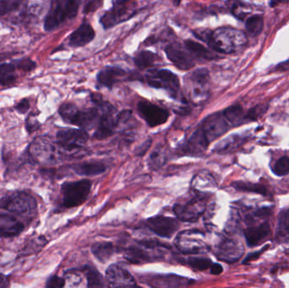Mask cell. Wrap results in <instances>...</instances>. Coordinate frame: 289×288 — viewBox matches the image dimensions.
Returning <instances> with one entry per match:
<instances>
[{
    "label": "cell",
    "mask_w": 289,
    "mask_h": 288,
    "mask_svg": "<svg viewBox=\"0 0 289 288\" xmlns=\"http://www.w3.org/2000/svg\"><path fill=\"white\" fill-rule=\"evenodd\" d=\"M267 109H268L267 104H260V105L255 106L245 114L246 123L259 119L261 116H263L266 114Z\"/></svg>",
    "instance_id": "36"
},
{
    "label": "cell",
    "mask_w": 289,
    "mask_h": 288,
    "mask_svg": "<svg viewBox=\"0 0 289 288\" xmlns=\"http://www.w3.org/2000/svg\"><path fill=\"white\" fill-rule=\"evenodd\" d=\"M243 141V138L237 135H233L231 137L227 138L226 140H223L218 146H216L215 150L217 151H225L229 150H233L242 145Z\"/></svg>",
    "instance_id": "34"
},
{
    "label": "cell",
    "mask_w": 289,
    "mask_h": 288,
    "mask_svg": "<svg viewBox=\"0 0 289 288\" xmlns=\"http://www.w3.org/2000/svg\"><path fill=\"white\" fill-rule=\"evenodd\" d=\"M209 72L206 69H195L184 78L185 92L193 103H203L209 97Z\"/></svg>",
    "instance_id": "3"
},
{
    "label": "cell",
    "mask_w": 289,
    "mask_h": 288,
    "mask_svg": "<svg viewBox=\"0 0 289 288\" xmlns=\"http://www.w3.org/2000/svg\"><path fill=\"white\" fill-rule=\"evenodd\" d=\"M223 115L230 127H238L246 123L245 114L239 105L229 107L223 112Z\"/></svg>",
    "instance_id": "26"
},
{
    "label": "cell",
    "mask_w": 289,
    "mask_h": 288,
    "mask_svg": "<svg viewBox=\"0 0 289 288\" xmlns=\"http://www.w3.org/2000/svg\"><path fill=\"white\" fill-rule=\"evenodd\" d=\"M85 273L87 280V288H105L104 280L99 271L87 266L85 270Z\"/></svg>",
    "instance_id": "31"
},
{
    "label": "cell",
    "mask_w": 289,
    "mask_h": 288,
    "mask_svg": "<svg viewBox=\"0 0 289 288\" xmlns=\"http://www.w3.org/2000/svg\"><path fill=\"white\" fill-rule=\"evenodd\" d=\"M9 277H6L4 275L0 274V288H9Z\"/></svg>",
    "instance_id": "48"
},
{
    "label": "cell",
    "mask_w": 289,
    "mask_h": 288,
    "mask_svg": "<svg viewBox=\"0 0 289 288\" xmlns=\"http://www.w3.org/2000/svg\"><path fill=\"white\" fill-rule=\"evenodd\" d=\"M126 74L125 70L118 67H105L98 72L97 80L101 86L112 89L113 86L119 82Z\"/></svg>",
    "instance_id": "20"
},
{
    "label": "cell",
    "mask_w": 289,
    "mask_h": 288,
    "mask_svg": "<svg viewBox=\"0 0 289 288\" xmlns=\"http://www.w3.org/2000/svg\"><path fill=\"white\" fill-rule=\"evenodd\" d=\"M165 152L164 149H156L152 152L149 159V164L152 169H159L162 166L164 165V163L166 162L165 158Z\"/></svg>",
    "instance_id": "37"
},
{
    "label": "cell",
    "mask_w": 289,
    "mask_h": 288,
    "mask_svg": "<svg viewBox=\"0 0 289 288\" xmlns=\"http://www.w3.org/2000/svg\"><path fill=\"white\" fill-rule=\"evenodd\" d=\"M80 2L79 1H55L47 14L44 28L48 32L53 31L65 20H71L77 15Z\"/></svg>",
    "instance_id": "4"
},
{
    "label": "cell",
    "mask_w": 289,
    "mask_h": 288,
    "mask_svg": "<svg viewBox=\"0 0 289 288\" xmlns=\"http://www.w3.org/2000/svg\"><path fill=\"white\" fill-rule=\"evenodd\" d=\"M146 224L153 232L163 237H172L179 226L177 220L164 216L151 217L147 220Z\"/></svg>",
    "instance_id": "16"
},
{
    "label": "cell",
    "mask_w": 289,
    "mask_h": 288,
    "mask_svg": "<svg viewBox=\"0 0 289 288\" xmlns=\"http://www.w3.org/2000/svg\"><path fill=\"white\" fill-rule=\"evenodd\" d=\"M135 6L129 2H115L109 11L105 12L101 17L100 23L104 29L112 28L123 21H127L135 15Z\"/></svg>",
    "instance_id": "9"
},
{
    "label": "cell",
    "mask_w": 289,
    "mask_h": 288,
    "mask_svg": "<svg viewBox=\"0 0 289 288\" xmlns=\"http://www.w3.org/2000/svg\"><path fill=\"white\" fill-rule=\"evenodd\" d=\"M106 278L109 288H142L136 284L129 271L120 265H110L107 270Z\"/></svg>",
    "instance_id": "14"
},
{
    "label": "cell",
    "mask_w": 289,
    "mask_h": 288,
    "mask_svg": "<svg viewBox=\"0 0 289 288\" xmlns=\"http://www.w3.org/2000/svg\"><path fill=\"white\" fill-rule=\"evenodd\" d=\"M247 32L251 37H256L262 32L264 27V20L261 15H253L248 18L245 23Z\"/></svg>",
    "instance_id": "32"
},
{
    "label": "cell",
    "mask_w": 289,
    "mask_h": 288,
    "mask_svg": "<svg viewBox=\"0 0 289 288\" xmlns=\"http://www.w3.org/2000/svg\"><path fill=\"white\" fill-rule=\"evenodd\" d=\"M269 245H266L264 248H261V250L249 254V255L243 260V264H249V263L252 262V261L257 260L261 256V254H263L264 252L266 251V250L269 248Z\"/></svg>",
    "instance_id": "43"
},
{
    "label": "cell",
    "mask_w": 289,
    "mask_h": 288,
    "mask_svg": "<svg viewBox=\"0 0 289 288\" xmlns=\"http://www.w3.org/2000/svg\"><path fill=\"white\" fill-rule=\"evenodd\" d=\"M75 173L80 176H96L106 171V167L99 162H86L73 166Z\"/></svg>",
    "instance_id": "25"
},
{
    "label": "cell",
    "mask_w": 289,
    "mask_h": 288,
    "mask_svg": "<svg viewBox=\"0 0 289 288\" xmlns=\"http://www.w3.org/2000/svg\"><path fill=\"white\" fill-rule=\"evenodd\" d=\"M167 57L173 65L181 70H189L195 66V58L188 51V49L180 43L169 44L165 49Z\"/></svg>",
    "instance_id": "12"
},
{
    "label": "cell",
    "mask_w": 289,
    "mask_h": 288,
    "mask_svg": "<svg viewBox=\"0 0 289 288\" xmlns=\"http://www.w3.org/2000/svg\"><path fill=\"white\" fill-rule=\"evenodd\" d=\"M94 29L89 23L81 24L69 37V45L73 48H80L87 45L95 38Z\"/></svg>",
    "instance_id": "21"
},
{
    "label": "cell",
    "mask_w": 289,
    "mask_h": 288,
    "mask_svg": "<svg viewBox=\"0 0 289 288\" xmlns=\"http://www.w3.org/2000/svg\"><path fill=\"white\" fill-rule=\"evenodd\" d=\"M276 240L280 243L289 241V208L281 211L278 215Z\"/></svg>",
    "instance_id": "24"
},
{
    "label": "cell",
    "mask_w": 289,
    "mask_h": 288,
    "mask_svg": "<svg viewBox=\"0 0 289 288\" xmlns=\"http://www.w3.org/2000/svg\"><path fill=\"white\" fill-rule=\"evenodd\" d=\"M202 232L195 230L182 231L176 240V244L180 251L185 254H199L205 248L201 237Z\"/></svg>",
    "instance_id": "15"
},
{
    "label": "cell",
    "mask_w": 289,
    "mask_h": 288,
    "mask_svg": "<svg viewBox=\"0 0 289 288\" xmlns=\"http://www.w3.org/2000/svg\"><path fill=\"white\" fill-rule=\"evenodd\" d=\"M250 11H251V9L249 8V6L240 2L235 3L232 7V14L240 20H243L246 17Z\"/></svg>",
    "instance_id": "39"
},
{
    "label": "cell",
    "mask_w": 289,
    "mask_h": 288,
    "mask_svg": "<svg viewBox=\"0 0 289 288\" xmlns=\"http://www.w3.org/2000/svg\"><path fill=\"white\" fill-rule=\"evenodd\" d=\"M92 252L100 262H106L114 254L115 247L111 242H97L92 246Z\"/></svg>",
    "instance_id": "27"
},
{
    "label": "cell",
    "mask_w": 289,
    "mask_h": 288,
    "mask_svg": "<svg viewBox=\"0 0 289 288\" xmlns=\"http://www.w3.org/2000/svg\"><path fill=\"white\" fill-rule=\"evenodd\" d=\"M243 254V247L237 240L226 238L218 245L217 256L223 261L233 263L238 261Z\"/></svg>",
    "instance_id": "18"
},
{
    "label": "cell",
    "mask_w": 289,
    "mask_h": 288,
    "mask_svg": "<svg viewBox=\"0 0 289 288\" xmlns=\"http://www.w3.org/2000/svg\"><path fill=\"white\" fill-rule=\"evenodd\" d=\"M39 126H40V124L38 123V120L36 119V118H33L32 116H30L28 117V119L26 120V127L29 133L35 131L36 129H38Z\"/></svg>",
    "instance_id": "44"
},
{
    "label": "cell",
    "mask_w": 289,
    "mask_h": 288,
    "mask_svg": "<svg viewBox=\"0 0 289 288\" xmlns=\"http://www.w3.org/2000/svg\"><path fill=\"white\" fill-rule=\"evenodd\" d=\"M64 284L65 282L63 278L58 276H53L47 281L46 288H63Z\"/></svg>",
    "instance_id": "41"
},
{
    "label": "cell",
    "mask_w": 289,
    "mask_h": 288,
    "mask_svg": "<svg viewBox=\"0 0 289 288\" xmlns=\"http://www.w3.org/2000/svg\"><path fill=\"white\" fill-rule=\"evenodd\" d=\"M0 208L23 217L36 213L38 203L34 197L26 192H14L0 200Z\"/></svg>",
    "instance_id": "5"
},
{
    "label": "cell",
    "mask_w": 289,
    "mask_h": 288,
    "mask_svg": "<svg viewBox=\"0 0 289 288\" xmlns=\"http://www.w3.org/2000/svg\"><path fill=\"white\" fill-rule=\"evenodd\" d=\"M183 45L191 54L192 56L195 58V60H212L218 58V56L215 55L211 50L203 46L201 43L195 42V41H184Z\"/></svg>",
    "instance_id": "23"
},
{
    "label": "cell",
    "mask_w": 289,
    "mask_h": 288,
    "mask_svg": "<svg viewBox=\"0 0 289 288\" xmlns=\"http://www.w3.org/2000/svg\"><path fill=\"white\" fill-rule=\"evenodd\" d=\"M271 234V227L264 223L258 227H249L244 230V237L249 247H255L262 242Z\"/></svg>",
    "instance_id": "22"
},
{
    "label": "cell",
    "mask_w": 289,
    "mask_h": 288,
    "mask_svg": "<svg viewBox=\"0 0 289 288\" xmlns=\"http://www.w3.org/2000/svg\"><path fill=\"white\" fill-rule=\"evenodd\" d=\"M232 188L236 190L242 192H249V193H255V194H261L262 196L268 195V190L264 185L259 183H249V182H242L238 181L232 183Z\"/></svg>",
    "instance_id": "28"
},
{
    "label": "cell",
    "mask_w": 289,
    "mask_h": 288,
    "mask_svg": "<svg viewBox=\"0 0 289 288\" xmlns=\"http://www.w3.org/2000/svg\"><path fill=\"white\" fill-rule=\"evenodd\" d=\"M151 144H152V140H151L145 141L140 147H138L136 154H137L139 157H142V156L146 153V151H148V149H149L150 146H151Z\"/></svg>",
    "instance_id": "46"
},
{
    "label": "cell",
    "mask_w": 289,
    "mask_h": 288,
    "mask_svg": "<svg viewBox=\"0 0 289 288\" xmlns=\"http://www.w3.org/2000/svg\"><path fill=\"white\" fill-rule=\"evenodd\" d=\"M158 55L151 51H141L135 58V64L140 69L152 68L158 61Z\"/></svg>",
    "instance_id": "29"
},
{
    "label": "cell",
    "mask_w": 289,
    "mask_h": 288,
    "mask_svg": "<svg viewBox=\"0 0 289 288\" xmlns=\"http://www.w3.org/2000/svg\"><path fill=\"white\" fill-rule=\"evenodd\" d=\"M29 109H30V103L27 99L20 101V103H18L17 105L15 106V109L20 114H26Z\"/></svg>",
    "instance_id": "45"
},
{
    "label": "cell",
    "mask_w": 289,
    "mask_h": 288,
    "mask_svg": "<svg viewBox=\"0 0 289 288\" xmlns=\"http://www.w3.org/2000/svg\"><path fill=\"white\" fill-rule=\"evenodd\" d=\"M188 264L191 266L192 268L196 269L199 271H206L207 269H211L213 263L208 258L193 257V258H189L188 260Z\"/></svg>",
    "instance_id": "35"
},
{
    "label": "cell",
    "mask_w": 289,
    "mask_h": 288,
    "mask_svg": "<svg viewBox=\"0 0 289 288\" xmlns=\"http://www.w3.org/2000/svg\"><path fill=\"white\" fill-rule=\"evenodd\" d=\"M207 44L220 54H233L243 49L247 43L244 32L232 27H220L210 35Z\"/></svg>",
    "instance_id": "1"
},
{
    "label": "cell",
    "mask_w": 289,
    "mask_h": 288,
    "mask_svg": "<svg viewBox=\"0 0 289 288\" xmlns=\"http://www.w3.org/2000/svg\"><path fill=\"white\" fill-rule=\"evenodd\" d=\"M88 140L87 132L81 128H66L57 133L58 146L69 151L82 148Z\"/></svg>",
    "instance_id": "13"
},
{
    "label": "cell",
    "mask_w": 289,
    "mask_h": 288,
    "mask_svg": "<svg viewBox=\"0 0 289 288\" xmlns=\"http://www.w3.org/2000/svg\"><path fill=\"white\" fill-rule=\"evenodd\" d=\"M25 226L12 215L0 212V237H13L21 233Z\"/></svg>",
    "instance_id": "19"
},
{
    "label": "cell",
    "mask_w": 289,
    "mask_h": 288,
    "mask_svg": "<svg viewBox=\"0 0 289 288\" xmlns=\"http://www.w3.org/2000/svg\"><path fill=\"white\" fill-rule=\"evenodd\" d=\"M46 239L43 237L30 239L25 247L22 248L21 253L23 255L36 254V253L40 251L41 249L43 248V246L46 244Z\"/></svg>",
    "instance_id": "33"
},
{
    "label": "cell",
    "mask_w": 289,
    "mask_h": 288,
    "mask_svg": "<svg viewBox=\"0 0 289 288\" xmlns=\"http://www.w3.org/2000/svg\"><path fill=\"white\" fill-rule=\"evenodd\" d=\"M16 80L15 67L13 63H3L0 65V84L7 86Z\"/></svg>",
    "instance_id": "30"
},
{
    "label": "cell",
    "mask_w": 289,
    "mask_h": 288,
    "mask_svg": "<svg viewBox=\"0 0 289 288\" xmlns=\"http://www.w3.org/2000/svg\"><path fill=\"white\" fill-rule=\"evenodd\" d=\"M137 111L140 117L152 128L164 124L169 117V112L166 109L146 101L138 103Z\"/></svg>",
    "instance_id": "11"
},
{
    "label": "cell",
    "mask_w": 289,
    "mask_h": 288,
    "mask_svg": "<svg viewBox=\"0 0 289 288\" xmlns=\"http://www.w3.org/2000/svg\"><path fill=\"white\" fill-rule=\"evenodd\" d=\"M58 113L65 123L78 126L85 131L97 128L101 118L100 112L97 108L80 110L71 103L62 104Z\"/></svg>",
    "instance_id": "2"
},
{
    "label": "cell",
    "mask_w": 289,
    "mask_h": 288,
    "mask_svg": "<svg viewBox=\"0 0 289 288\" xmlns=\"http://www.w3.org/2000/svg\"><path fill=\"white\" fill-rule=\"evenodd\" d=\"M20 4L18 1H0V15L14 10Z\"/></svg>",
    "instance_id": "40"
},
{
    "label": "cell",
    "mask_w": 289,
    "mask_h": 288,
    "mask_svg": "<svg viewBox=\"0 0 289 288\" xmlns=\"http://www.w3.org/2000/svg\"><path fill=\"white\" fill-rule=\"evenodd\" d=\"M146 82L152 87L164 89L173 98L179 95L180 83L177 75L168 69H150L146 74Z\"/></svg>",
    "instance_id": "6"
},
{
    "label": "cell",
    "mask_w": 289,
    "mask_h": 288,
    "mask_svg": "<svg viewBox=\"0 0 289 288\" xmlns=\"http://www.w3.org/2000/svg\"><path fill=\"white\" fill-rule=\"evenodd\" d=\"M223 271H224V268L220 264H218V263L212 264L211 267V273L212 275H220Z\"/></svg>",
    "instance_id": "47"
},
{
    "label": "cell",
    "mask_w": 289,
    "mask_h": 288,
    "mask_svg": "<svg viewBox=\"0 0 289 288\" xmlns=\"http://www.w3.org/2000/svg\"><path fill=\"white\" fill-rule=\"evenodd\" d=\"M273 173L279 177L286 176L289 174V158L287 157H281L276 162L273 167Z\"/></svg>",
    "instance_id": "38"
},
{
    "label": "cell",
    "mask_w": 289,
    "mask_h": 288,
    "mask_svg": "<svg viewBox=\"0 0 289 288\" xmlns=\"http://www.w3.org/2000/svg\"><path fill=\"white\" fill-rule=\"evenodd\" d=\"M207 198L205 194H197L183 203L176 204L173 211L178 219L183 222H196L206 211Z\"/></svg>",
    "instance_id": "8"
},
{
    "label": "cell",
    "mask_w": 289,
    "mask_h": 288,
    "mask_svg": "<svg viewBox=\"0 0 289 288\" xmlns=\"http://www.w3.org/2000/svg\"><path fill=\"white\" fill-rule=\"evenodd\" d=\"M229 128L230 126L224 117L223 113H216L209 115L203 120L201 125L199 126L201 133L209 144L224 135L229 130Z\"/></svg>",
    "instance_id": "10"
},
{
    "label": "cell",
    "mask_w": 289,
    "mask_h": 288,
    "mask_svg": "<svg viewBox=\"0 0 289 288\" xmlns=\"http://www.w3.org/2000/svg\"><path fill=\"white\" fill-rule=\"evenodd\" d=\"M91 188L92 183L87 179L63 183L61 188L63 206L66 208H73L82 205L87 199Z\"/></svg>",
    "instance_id": "7"
},
{
    "label": "cell",
    "mask_w": 289,
    "mask_h": 288,
    "mask_svg": "<svg viewBox=\"0 0 289 288\" xmlns=\"http://www.w3.org/2000/svg\"><path fill=\"white\" fill-rule=\"evenodd\" d=\"M192 281L177 275H156L147 281V284L152 288H186Z\"/></svg>",
    "instance_id": "17"
},
{
    "label": "cell",
    "mask_w": 289,
    "mask_h": 288,
    "mask_svg": "<svg viewBox=\"0 0 289 288\" xmlns=\"http://www.w3.org/2000/svg\"><path fill=\"white\" fill-rule=\"evenodd\" d=\"M19 68L24 70V71L29 72L32 71V69L36 68V63L32 59H30L28 58H22L20 60V62L18 63Z\"/></svg>",
    "instance_id": "42"
}]
</instances>
